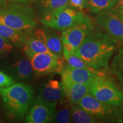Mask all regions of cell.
<instances>
[{
    "label": "cell",
    "mask_w": 123,
    "mask_h": 123,
    "mask_svg": "<svg viewBox=\"0 0 123 123\" xmlns=\"http://www.w3.org/2000/svg\"><path fill=\"white\" fill-rule=\"evenodd\" d=\"M38 96L52 103H62L66 99L61 82L50 79L42 84L38 91Z\"/></svg>",
    "instance_id": "12"
},
{
    "label": "cell",
    "mask_w": 123,
    "mask_h": 123,
    "mask_svg": "<svg viewBox=\"0 0 123 123\" xmlns=\"http://www.w3.org/2000/svg\"><path fill=\"white\" fill-rule=\"evenodd\" d=\"M6 71L15 80L22 83L30 81L34 74L31 62L27 59L17 61L7 68Z\"/></svg>",
    "instance_id": "15"
},
{
    "label": "cell",
    "mask_w": 123,
    "mask_h": 123,
    "mask_svg": "<svg viewBox=\"0 0 123 123\" xmlns=\"http://www.w3.org/2000/svg\"><path fill=\"white\" fill-rule=\"evenodd\" d=\"M68 1L69 0H39L41 6L45 10L44 13L67 6Z\"/></svg>",
    "instance_id": "22"
},
{
    "label": "cell",
    "mask_w": 123,
    "mask_h": 123,
    "mask_svg": "<svg viewBox=\"0 0 123 123\" xmlns=\"http://www.w3.org/2000/svg\"><path fill=\"white\" fill-rule=\"evenodd\" d=\"M117 42L110 35L100 31H91L84 38L75 55L89 66L99 71L108 67L116 50Z\"/></svg>",
    "instance_id": "1"
},
{
    "label": "cell",
    "mask_w": 123,
    "mask_h": 123,
    "mask_svg": "<svg viewBox=\"0 0 123 123\" xmlns=\"http://www.w3.org/2000/svg\"><path fill=\"white\" fill-rule=\"evenodd\" d=\"M30 59L34 73L37 77L53 73H60L64 66L63 58L51 54H36Z\"/></svg>",
    "instance_id": "8"
},
{
    "label": "cell",
    "mask_w": 123,
    "mask_h": 123,
    "mask_svg": "<svg viewBox=\"0 0 123 123\" xmlns=\"http://www.w3.org/2000/svg\"><path fill=\"white\" fill-rule=\"evenodd\" d=\"M57 104L44 100L37 96L31 104L25 119L27 123H48L54 121Z\"/></svg>",
    "instance_id": "9"
},
{
    "label": "cell",
    "mask_w": 123,
    "mask_h": 123,
    "mask_svg": "<svg viewBox=\"0 0 123 123\" xmlns=\"http://www.w3.org/2000/svg\"><path fill=\"white\" fill-rule=\"evenodd\" d=\"M119 14L121 18V19L123 21V5L121 6L119 12Z\"/></svg>",
    "instance_id": "27"
},
{
    "label": "cell",
    "mask_w": 123,
    "mask_h": 123,
    "mask_svg": "<svg viewBox=\"0 0 123 123\" xmlns=\"http://www.w3.org/2000/svg\"><path fill=\"white\" fill-rule=\"evenodd\" d=\"M63 106L58 111H55L53 122L58 123H67L71 121V110L72 106L69 104L63 103Z\"/></svg>",
    "instance_id": "21"
},
{
    "label": "cell",
    "mask_w": 123,
    "mask_h": 123,
    "mask_svg": "<svg viewBox=\"0 0 123 123\" xmlns=\"http://www.w3.org/2000/svg\"><path fill=\"white\" fill-rule=\"evenodd\" d=\"M95 70L75 68L68 65L64 66L60 72L62 80H68L79 83L91 84L99 74Z\"/></svg>",
    "instance_id": "11"
},
{
    "label": "cell",
    "mask_w": 123,
    "mask_h": 123,
    "mask_svg": "<svg viewBox=\"0 0 123 123\" xmlns=\"http://www.w3.org/2000/svg\"><path fill=\"white\" fill-rule=\"evenodd\" d=\"M121 108H122V110H123V102H122V104H121Z\"/></svg>",
    "instance_id": "31"
},
{
    "label": "cell",
    "mask_w": 123,
    "mask_h": 123,
    "mask_svg": "<svg viewBox=\"0 0 123 123\" xmlns=\"http://www.w3.org/2000/svg\"><path fill=\"white\" fill-rule=\"evenodd\" d=\"M95 21L111 37L123 43V21L119 13L110 9L105 10L99 13Z\"/></svg>",
    "instance_id": "10"
},
{
    "label": "cell",
    "mask_w": 123,
    "mask_h": 123,
    "mask_svg": "<svg viewBox=\"0 0 123 123\" xmlns=\"http://www.w3.org/2000/svg\"><path fill=\"white\" fill-rule=\"evenodd\" d=\"M91 94L108 105L119 107L123 101V93L111 80L99 74L91 86Z\"/></svg>",
    "instance_id": "6"
},
{
    "label": "cell",
    "mask_w": 123,
    "mask_h": 123,
    "mask_svg": "<svg viewBox=\"0 0 123 123\" xmlns=\"http://www.w3.org/2000/svg\"><path fill=\"white\" fill-rule=\"evenodd\" d=\"M117 2L118 5H119L120 6L123 5V0H117Z\"/></svg>",
    "instance_id": "29"
},
{
    "label": "cell",
    "mask_w": 123,
    "mask_h": 123,
    "mask_svg": "<svg viewBox=\"0 0 123 123\" xmlns=\"http://www.w3.org/2000/svg\"><path fill=\"white\" fill-rule=\"evenodd\" d=\"M13 46L7 40L0 36V57H5L12 51Z\"/></svg>",
    "instance_id": "24"
},
{
    "label": "cell",
    "mask_w": 123,
    "mask_h": 123,
    "mask_svg": "<svg viewBox=\"0 0 123 123\" xmlns=\"http://www.w3.org/2000/svg\"><path fill=\"white\" fill-rule=\"evenodd\" d=\"M1 120H0V123H1Z\"/></svg>",
    "instance_id": "32"
},
{
    "label": "cell",
    "mask_w": 123,
    "mask_h": 123,
    "mask_svg": "<svg viewBox=\"0 0 123 123\" xmlns=\"http://www.w3.org/2000/svg\"><path fill=\"white\" fill-rule=\"evenodd\" d=\"M68 4L72 7H74L81 11L84 8L88 7V2L87 0H69Z\"/></svg>",
    "instance_id": "26"
},
{
    "label": "cell",
    "mask_w": 123,
    "mask_h": 123,
    "mask_svg": "<svg viewBox=\"0 0 123 123\" xmlns=\"http://www.w3.org/2000/svg\"><path fill=\"white\" fill-rule=\"evenodd\" d=\"M33 89L25 83H15L0 87V99L6 115L13 120H20L27 113L34 100Z\"/></svg>",
    "instance_id": "2"
},
{
    "label": "cell",
    "mask_w": 123,
    "mask_h": 123,
    "mask_svg": "<svg viewBox=\"0 0 123 123\" xmlns=\"http://www.w3.org/2000/svg\"><path fill=\"white\" fill-rule=\"evenodd\" d=\"M90 93H87L79 102L80 107L99 120L111 121L119 120L120 111L113 106L104 103Z\"/></svg>",
    "instance_id": "7"
},
{
    "label": "cell",
    "mask_w": 123,
    "mask_h": 123,
    "mask_svg": "<svg viewBox=\"0 0 123 123\" xmlns=\"http://www.w3.org/2000/svg\"><path fill=\"white\" fill-rule=\"evenodd\" d=\"M93 27L90 18L86 16L83 20L63 31L61 38L63 57L75 53Z\"/></svg>",
    "instance_id": "4"
},
{
    "label": "cell",
    "mask_w": 123,
    "mask_h": 123,
    "mask_svg": "<svg viewBox=\"0 0 123 123\" xmlns=\"http://www.w3.org/2000/svg\"><path fill=\"white\" fill-rule=\"evenodd\" d=\"M6 1V0H0V5H1L3 4H4Z\"/></svg>",
    "instance_id": "30"
},
{
    "label": "cell",
    "mask_w": 123,
    "mask_h": 123,
    "mask_svg": "<svg viewBox=\"0 0 123 123\" xmlns=\"http://www.w3.org/2000/svg\"><path fill=\"white\" fill-rule=\"evenodd\" d=\"M99 120L81 107L72 106L71 121L75 123H94Z\"/></svg>",
    "instance_id": "18"
},
{
    "label": "cell",
    "mask_w": 123,
    "mask_h": 123,
    "mask_svg": "<svg viewBox=\"0 0 123 123\" xmlns=\"http://www.w3.org/2000/svg\"><path fill=\"white\" fill-rule=\"evenodd\" d=\"M112 71L123 86V49L115 56L112 63Z\"/></svg>",
    "instance_id": "20"
},
{
    "label": "cell",
    "mask_w": 123,
    "mask_h": 123,
    "mask_svg": "<svg viewBox=\"0 0 123 123\" xmlns=\"http://www.w3.org/2000/svg\"><path fill=\"white\" fill-rule=\"evenodd\" d=\"M66 99L71 104H78L87 93L90 92L91 84L79 83L68 80H62Z\"/></svg>",
    "instance_id": "13"
},
{
    "label": "cell",
    "mask_w": 123,
    "mask_h": 123,
    "mask_svg": "<svg viewBox=\"0 0 123 123\" xmlns=\"http://www.w3.org/2000/svg\"><path fill=\"white\" fill-rule=\"evenodd\" d=\"M64 58L67 62V65L71 67H75V68H85L88 70H94L89 66L83 60L80 58L79 56H76L74 54L64 56Z\"/></svg>",
    "instance_id": "23"
},
{
    "label": "cell",
    "mask_w": 123,
    "mask_h": 123,
    "mask_svg": "<svg viewBox=\"0 0 123 123\" xmlns=\"http://www.w3.org/2000/svg\"><path fill=\"white\" fill-rule=\"evenodd\" d=\"M31 33L16 30L0 24V36L18 47L24 45L26 38Z\"/></svg>",
    "instance_id": "17"
},
{
    "label": "cell",
    "mask_w": 123,
    "mask_h": 123,
    "mask_svg": "<svg viewBox=\"0 0 123 123\" xmlns=\"http://www.w3.org/2000/svg\"><path fill=\"white\" fill-rule=\"evenodd\" d=\"M116 1H117V0H116Z\"/></svg>",
    "instance_id": "33"
},
{
    "label": "cell",
    "mask_w": 123,
    "mask_h": 123,
    "mask_svg": "<svg viewBox=\"0 0 123 123\" xmlns=\"http://www.w3.org/2000/svg\"><path fill=\"white\" fill-rule=\"evenodd\" d=\"M24 51L26 55L30 59L34 55L39 53H48L54 54L47 47L43 40L39 29L28 35L24 44Z\"/></svg>",
    "instance_id": "14"
},
{
    "label": "cell",
    "mask_w": 123,
    "mask_h": 123,
    "mask_svg": "<svg viewBox=\"0 0 123 123\" xmlns=\"http://www.w3.org/2000/svg\"><path fill=\"white\" fill-rule=\"evenodd\" d=\"M11 1H15V2H27L29 0H11Z\"/></svg>",
    "instance_id": "28"
},
{
    "label": "cell",
    "mask_w": 123,
    "mask_h": 123,
    "mask_svg": "<svg viewBox=\"0 0 123 123\" xmlns=\"http://www.w3.org/2000/svg\"><path fill=\"white\" fill-rule=\"evenodd\" d=\"M86 16L81 10H76L66 6L44 13L41 21L46 26L63 31L83 20Z\"/></svg>",
    "instance_id": "5"
},
{
    "label": "cell",
    "mask_w": 123,
    "mask_h": 123,
    "mask_svg": "<svg viewBox=\"0 0 123 123\" xmlns=\"http://www.w3.org/2000/svg\"><path fill=\"white\" fill-rule=\"evenodd\" d=\"M40 34L48 49L58 57L63 58V46L61 38L48 26L39 29Z\"/></svg>",
    "instance_id": "16"
},
{
    "label": "cell",
    "mask_w": 123,
    "mask_h": 123,
    "mask_svg": "<svg viewBox=\"0 0 123 123\" xmlns=\"http://www.w3.org/2000/svg\"><path fill=\"white\" fill-rule=\"evenodd\" d=\"M117 1L116 0H89L88 7L92 13H99L112 8Z\"/></svg>",
    "instance_id": "19"
},
{
    "label": "cell",
    "mask_w": 123,
    "mask_h": 123,
    "mask_svg": "<svg viewBox=\"0 0 123 123\" xmlns=\"http://www.w3.org/2000/svg\"><path fill=\"white\" fill-rule=\"evenodd\" d=\"M0 24L16 30L31 33L37 22L31 9L13 5L0 9Z\"/></svg>",
    "instance_id": "3"
},
{
    "label": "cell",
    "mask_w": 123,
    "mask_h": 123,
    "mask_svg": "<svg viewBox=\"0 0 123 123\" xmlns=\"http://www.w3.org/2000/svg\"><path fill=\"white\" fill-rule=\"evenodd\" d=\"M16 83L10 75L0 71V87H7Z\"/></svg>",
    "instance_id": "25"
}]
</instances>
